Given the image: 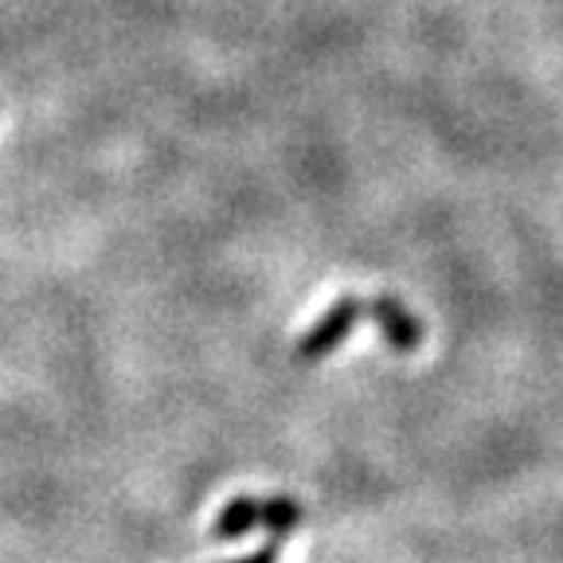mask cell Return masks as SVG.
I'll list each match as a JSON object with an SVG mask.
<instances>
[{
	"label": "cell",
	"instance_id": "cell-1",
	"mask_svg": "<svg viewBox=\"0 0 563 563\" xmlns=\"http://www.w3.org/2000/svg\"><path fill=\"white\" fill-rule=\"evenodd\" d=\"M364 306L356 298H341L333 301V309H329L321 321H317L313 329H309L306 336L298 341V356L301 361H325L329 352H336L344 344V336L356 329V321H361Z\"/></svg>",
	"mask_w": 563,
	"mask_h": 563
},
{
	"label": "cell",
	"instance_id": "cell-2",
	"mask_svg": "<svg viewBox=\"0 0 563 563\" xmlns=\"http://www.w3.org/2000/svg\"><path fill=\"white\" fill-rule=\"evenodd\" d=\"M372 321H376L379 329H384V341L391 344V352H399V356H407V352L419 349L422 341V325L415 321V313L404 306V301H396L391 294H384V298H376L368 306Z\"/></svg>",
	"mask_w": 563,
	"mask_h": 563
},
{
	"label": "cell",
	"instance_id": "cell-3",
	"mask_svg": "<svg viewBox=\"0 0 563 563\" xmlns=\"http://www.w3.org/2000/svg\"><path fill=\"white\" fill-rule=\"evenodd\" d=\"M301 520V505L294 501V497H266V501H258V525L271 532L274 540H286L298 528Z\"/></svg>",
	"mask_w": 563,
	"mask_h": 563
},
{
	"label": "cell",
	"instance_id": "cell-4",
	"mask_svg": "<svg viewBox=\"0 0 563 563\" xmlns=\"http://www.w3.org/2000/svg\"><path fill=\"white\" fill-rule=\"evenodd\" d=\"M255 525H258V501L255 497H235V501L220 512V520H216V537L239 540V537H246Z\"/></svg>",
	"mask_w": 563,
	"mask_h": 563
},
{
	"label": "cell",
	"instance_id": "cell-5",
	"mask_svg": "<svg viewBox=\"0 0 563 563\" xmlns=\"http://www.w3.org/2000/svg\"><path fill=\"white\" fill-rule=\"evenodd\" d=\"M231 563H274V544L271 548H258V552L243 555V560H231Z\"/></svg>",
	"mask_w": 563,
	"mask_h": 563
}]
</instances>
